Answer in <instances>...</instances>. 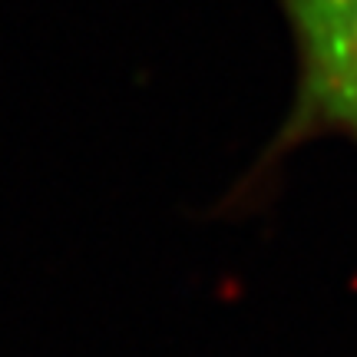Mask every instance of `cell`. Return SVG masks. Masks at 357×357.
<instances>
[{"label":"cell","instance_id":"obj_1","mask_svg":"<svg viewBox=\"0 0 357 357\" xmlns=\"http://www.w3.org/2000/svg\"><path fill=\"white\" fill-rule=\"evenodd\" d=\"M298 53L294 102L248 176L261 182L288 153L321 136L357 142V0H278Z\"/></svg>","mask_w":357,"mask_h":357}]
</instances>
